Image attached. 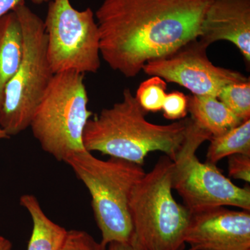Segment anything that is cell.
I'll list each match as a JSON object with an SVG mask.
<instances>
[{"label":"cell","mask_w":250,"mask_h":250,"mask_svg":"<svg viewBox=\"0 0 250 250\" xmlns=\"http://www.w3.org/2000/svg\"><path fill=\"white\" fill-rule=\"evenodd\" d=\"M212 0H103L95 12L100 55L127 78L198 39Z\"/></svg>","instance_id":"obj_1"},{"label":"cell","mask_w":250,"mask_h":250,"mask_svg":"<svg viewBox=\"0 0 250 250\" xmlns=\"http://www.w3.org/2000/svg\"><path fill=\"white\" fill-rule=\"evenodd\" d=\"M129 88L123 100L104 108L85 125L83 143L85 150L142 166L149 153L160 151L174 160L185 141L190 118L170 125L153 124Z\"/></svg>","instance_id":"obj_2"},{"label":"cell","mask_w":250,"mask_h":250,"mask_svg":"<svg viewBox=\"0 0 250 250\" xmlns=\"http://www.w3.org/2000/svg\"><path fill=\"white\" fill-rule=\"evenodd\" d=\"M64 162L89 191L102 246L106 249L113 241L132 243L129 197L146 174L142 166L114 157L102 160L85 149L74 153Z\"/></svg>","instance_id":"obj_3"},{"label":"cell","mask_w":250,"mask_h":250,"mask_svg":"<svg viewBox=\"0 0 250 250\" xmlns=\"http://www.w3.org/2000/svg\"><path fill=\"white\" fill-rule=\"evenodd\" d=\"M173 162L159 158L152 170L134 186L129 210L132 244L140 250H183L190 212L172 195Z\"/></svg>","instance_id":"obj_4"},{"label":"cell","mask_w":250,"mask_h":250,"mask_svg":"<svg viewBox=\"0 0 250 250\" xmlns=\"http://www.w3.org/2000/svg\"><path fill=\"white\" fill-rule=\"evenodd\" d=\"M21 23L22 55L18 70L4 90L0 127L10 137L30 126L54 73L47 54L44 22L25 4L14 10Z\"/></svg>","instance_id":"obj_5"},{"label":"cell","mask_w":250,"mask_h":250,"mask_svg":"<svg viewBox=\"0 0 250 250\" xmlns=\"http://www.w3.org/2000/svg\"><path fill=\"white\" fill-rule=\"evenodd\" d=\"M83 74H54L31 120L34 138L42 150L64 162L74 153L84 150L83 134L93 113Z\"/></svg>","instance_id":"obj_6"},{"label":"cell","mask_w":250,"mask_h":250,"mask_svg":"<svg viewBox=\"0 0 250 250\" xmlns=\"http://www.w3.org/2000/svg\"><path fill=\"white\" fill-rule=\"evenodd\" d=\"M211 137L190 119L185 141L172 160V188L190 213L225 206L250 211L249 188L237 187L215 164L197 157V149Z\"/></svg>","instance_id":"obj_7"},{"label":"cell","mask_w":250,"mask_h":250,"mask_svg":"<svg viewBox=\"0 0 250 250\" xmlns=\"http://www.w3.org/2000/svg\"><path fill=\"white\" fill-rule=\"evenodd\" d=\"M43 22L47 58L54 74L98 72L100 37L91 9L78 11L70 0H52Z\"/></svg>","instance_id":"obj_8"},{"label":"cell","mask_w":250,"mask_h":250,"mask_svg":"<svg viewBox=\"0 0 250 250\" xmlns=\"http://www.w3.org/2000/svg\"><path fill=\"white\" fill-rule=\"evenodd\" d=\"M207 47L195 39L173 53L148 62L143 70L149 76L182 85L192 95L217 98L225 85L250 80L240 72L213 65L207 57Z\"/></svg>","instance_id":"obj_9"},{"label":"cell","mask_w":250,"mask_h":250,"mask_svg":"<svg viewBox=\"0 0 250 250\" xmlns=\"http://www.w3.org/2000/svg\"><path fill=\"white\" fill-rule=\"evenodd\" d=\"M189 250H250V212L213 207L190 213Z\"/></svg>","instance_id":"obj_10"},{"label":"cell","mask_w":250,"mask_h":250,"mask_svg":"<svg viewBox=\"0 0 250 250\" xmlns=\"http://www.w3.org/2000/svg\"><path fill=\"white\" fill-rule=\"evenodd\" d=\"M197 39L208 47L216 41H229L250 62V0H212Z\"/></svg>","instance_id":"obj_11"},{"label":"cell","mask_w":250,"mask_h":250,"mask_svg":"<svg viewBox=\"0 0 250 250\" xmlns=\"http://www.w3.org/2000/svg\"><path fill=\"white\" fill-rule=\"evenodd\" d=\"M21 23L14 11L0 18V110L5 88L18 70L22 55Z\"/></svg>","instance_id":"obj_12"},{"label":"cell","mask_w":250,"mask_h":250,"mask_svg":"<svg viewBox=\"0 0 250 250\" xmlns=\"http://www.w3.org/2000/svg\"><path fill=\"white\" fill-rule=\"evenodd\" d=\"M188 112L192 122L212 136L225 134L243 122L215 97L189 96Z\"/></svg>","instance_id":"obj_13"},{"label":"cell","mask_w":250,"mask_h":250,"mask_svg":"<svg viewBox=\"0 0 250 250\" xmlns=\"http://www.w3.org/2000/svg\"><path fill=\"white\" fill-rule=\"evenodd\" d=\"M20 204L31 215L33 223L27 250H60L66 238L67 230L46 215L34 195H22Z\"/></svg>","instance_id":"obj_14"},{"label":"cell","mask_w":250,"mask_h":250,"mask_svg":"<svg viewBox=\"0 0 250 250\" xmlns=\"http://www.w3.org/2000/svg\"><path fill=\"white\" fill-rule=\"evenodd\" d=\"M207 162L216 164L225 157L241 154L250 155V119L220 136H212Z\"/></svg>","instance_id":"obj_15"},{"label":"cell","mask_w":250,"mask_h":250,"mask_svg":"<svg viewBox=\"0 0 250 250\" xmlns=\"http://www.w3.org/2000/svg\"><path fill=\"white\" fill-rule=\"evenodd\" d=\"M218 99L241 121L250 119V80L225 85Z\"/></svg>","instance_id":"obj_16"},{"label":"cell","mask_w":250,"mask_h":250,"mask_svg":"<svg viewBox=\"0 0 250 250\" xmlns=\"http://www.w3.org/2000/svg\"><path fill=\"white\" fill-rule=\"evenodd\" d=\"M166 88L165 81L161 77L152 76L140 84L135 98L147 113L160 111L167 94Z\"/></svg>","instance_id":"obj_17"},{"label":"cell","mask_w":250,"mask_h":250,"mask_svg":"<svg viewBox=\"0 0 250 250\" xmlns=\"http://www.w3.org/2000/svg\"><path fill=\"white\" fill-rule=\"evenodd\" d=\"M188 97L179 91L166 94L162 110L164 118L170 121L187 118Z\"/></svg>","instance_id":"obj_18"},{"label":"cell","mask_w":250,"mask_h":250,"mask_svg":"<svg viewBox=\"0 0 250 250\" xmlns=\"http://www.w3.org/2000/svg\"><path fill=\"white\" fill-rule=\"evenodd\" d=\"M60 250H106L89 233L82 230L67 231L65 241Z\"/></svg>","instance_id":"obj_19"},{"label":"cell","mask_w":250,"mask_h":250,"mask_svg":"<svg viewBox=\"0 0 250 250\" xmlns=\"http://www.w3.org/2000/svg\"><path fill=\"white\" fill-rule=\"evenodd\" d=\"M229 174L233 179L250 182V155L237 154L228 156Z\"/></svg>","instance_id":"obj_20"},{"label":"cell","mask_w":250,"mask_h":250,"mask_svg":"<svg viewBox=\"0 0 250 250\" xmlns=\"http://www.w3.org/2000/svg\"><path fill=\"white\" fill-rule=\"evenodd\" d=\"M25 4V0H0V18Z\"/></svg>","instance_id":"obj_21"},{"label":"cell","mask_w":250,"mask_h":250,"mask_svg":"<svg viewBox=\"0 0 250 250\" xmlns=\"http://www.w3.org/2000/svg\"><path fill=\"white\" fill-rule=\"evenodd\" d=\"M106 250H140L129 242L113 241L108 245Z\"/></svg>","instance_id":"obj_22"},{"label":"cell","mask_w":250,"mask_h":250,"mask_svg":"<svg viewBox=\"0 0 250 250\" xmlns=\"http://www.w3.org/2000/svg\"><path fill=\"white\" fill-rule=\"evenodd\" d=\"M13 245L11 242L7 238L0 236V250H11Z\"/></svg>","instance_id":"obj_23"},{"label":"cell","mask_w":250,"mask_h":250,"mask_svg":"<svg viewBox=\"0 0 250 250\" xmlns=\"http://www.w3.org/2000/svg\"><path fill=\"white\" fill-rule=\"evenodd\" d=\"M10 138L11 137H10L9 136H8V135L6 134V133L5 132L4 130H3L2 129H1V127H0V141L3 139H10Z\"/></svg>","instance_id":"obj_24"},{"label":"cell","mask_w":250,"mask_h":250,"mask_svg":"<svg viewBox=\"0 0 250 250\" xmlns=\"http://www.w3.org/2000/svg\"><path fill=\"white\" fill-rule=\"evenodd\" d=\"M31 2L34 3V4L40 5L43 4V3L45 2H49V1H52V0H30Z\"/></svg>","instance_id":"obj_25"}]
</instances>
